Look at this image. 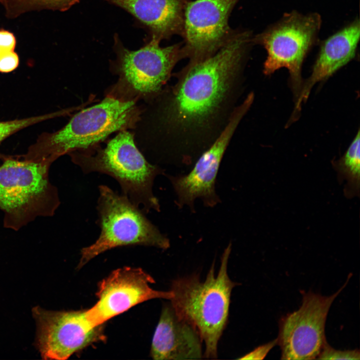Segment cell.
Wrapping results in <instances>:
<instances>
[{
  "label": "cell",
  "instance_id": "1",
  "mask_svg": "<svg viewBox=\"0 0 360 360\" xmlns=\"http://www.w3.org/2000/svg\"><path fill=\"white\" fill-rule=\"evenodd\" d=\"M252 44L248 31L234 32L214 54L188 63L142 106L132 132L145 156L197 159L228 125L242 94Z\"/></svg>",
  "mask_w": 360,
  "mask_h": 360
},
{
  "label": "cell",
  "instance_id": "2",
  "mask_svg": "<svg viewBox=\"0 0 360 360\" xmlns=\"http://www.w3.org/2000/svg\"><path fill=\"white\" fill-rule=\"evenodd\" d=\"M138 102L107 92L100 102L74 114L59 130L42 134L22 158L52 164L66 154L89 152L112 134L134 129L142 110Z\"/></svg>",
  "mask_w": 360,
  "mask_h": 360
},
{
  "label": "cell",
  "instance_id": "3",
  "mask_svg": "<svg viewBox=\"0 0 360 360\" xmlns=\"http://www.w3.org/2000/svg\"><path fill=\"white\" fill-rule=\"evenodd\" d=\"M230 243L225 248L216 275L214 261L204 282L196 274L172 281L171 305L176 314L198 330L205 345L204 356H218V341L227 324L232 290L237 284L228 274Z\"/></svg>",
  "mask_w": 360,
  "mask_h": 360
},
{
  "label": "cell",
  "instance_id": "4",
  "mask_svg": "<svg viewBox=\"0 0 360 360\" xmlns=\"http://www.w3.org/2000/svg\"><path fill=\"white\" fill-rule=\"evenodd\" d=\"M68 154L84 174L98 172L114 178L120 184L122 194L134 204L142 205L144 212L160 211L152 189L155 178L164 170L145 157L136 144L132 132H118L104 147L100 145L88 152H74Z\"/></svg>",
  "mask_w": 360,
  "mask_h": 360
},
{
  "label": "cell",
  "instance_id": "5",
  "mask_svg": "<svg viewBox=\"0 0 360 360\" xmlns=\"http://www.w3.org/2000/svg\"><path fill=\"white\" fill-rule=\"evenodd\" d=\"M50 165L24 158L4 160L0 166V210L6 228L16 230L38 216L54 214L60 200L49 180Z\"/></svg>",
  "mask_w": 360,
  "mask_h": 360
},
{
  "label": "cell",
  "instance_id": "6",
  "mask_svg": "<svg viewBox=\"0 0 360 360\" xmlns=\"http://www.w3.org/2000/svg\"><path fill=\"white\" fill-rule=\"evenodd\" d=\"M98 190L96 223L100 234L93 244L80 250L78 268L102 253L120 246H144L162 250L170 247L169 239L140 206L106 185L98 186Z\"/></svg>",
  "mask_w": 360,
  "mask_h": 360
},
{
  "label": "cell",
  "instance_id": "7",
  "mask_svg": "<svg viewBox=\"0 0 360 360\" xmlns=\"http://www.w3.org/2000/svg\"><path fill=\"white\" fill-rule=\"evenodd\" d=\"M160 41L152 37L136 50L118 44L112 67L118 80L108 92L144 102L156 96L172 76L176 64L182 59L180 44L161 47Z\"/></svg>",
  "mask_w": 360,
  "mask_h": 360
},
{
  "label": "cell",
  "instance_id": "8",
  "mask_svg": "<svg viewBox=\"0 0 360 360\" xmlns=\"http://www.w3.org/2000/svg\"><path fill=\"white\" fill-rule=\"evenodd\" d=\"M321 25L318 14H303L293 10L252 36V44L262 46L266 50L264 73L269 75L280 68H287L296 98L300 90L303 62L318 43Z\"/></svg>",
  "mask_w": 360,
  "mask_h": 360
},
{
  "label": "cell",
  "instance_id": "9",
  "mask_svg": "<svg viewBox=\"0 0 360 360\" xmlns=\"http://www.w3.org/2000/svg\"><path fill=\"white\" fill-rule=\"evenodd\" d=\"M336 292L322 296L312 292L300 291L302 304L279 322L277 344L281 360H315L327 342L325 324L330 307L352 276Z\"/></svg>",
  "mask_w": 360,
  "mask_h": 360
},
{
  "label": "cell",
  "instance_id": "10",
  "mask_svg": "<svg viewBox=\"0 0 360 360\" xmlns=\"http://www.w3.org/2000/svg\"><path fill=\"white\" fill-rule=\"evenodd\" d=\"M36 345L44 360H63L89 345L104 340L103 325L96 326L86 310L51 311L36 306Z\"/></svg>",
  "mask_w": 360,
  "mask_h": 360
},
{
  "label": "cell",
  "instance_id": "11",
  "mask_svg": "<svg viewBox=\"0 0 360 360\" xmlns=\"http://www.w3.org/2000/svg\"><path fill=\"white\" fill-rule=\"evenodd\" d=\"M254 96L250 93L236 106L223 132L198 158L192 170L186 175L168 176L178 196L177 204L194 208L200 198L207 206L220 202L215 190L216 176L225 152L242 119L251 107Z\"/></svg>",
  "mask_w": 360,
  "mask_h": 360
},
{
  "label": "cell",
  "instance_id": "12",
  "mask_svg": "<svg viewBox=\"0 0 360 360\" xmlns=\"http://www.w3.org/2000/svg\"><path fill=\"white\" fill-rule=\"evenodd\" d=\"M239 0H196L186 2L184 16L182 58L188 63L214 54L231 38L228 17Z\"/></svg>",
  "mask_w": 360,
  "mask_h": 360
},
{
  "label": "cell",
  "instance_id": "13",
  "mask_svg": "<svg viewBox=\"0 0 360 360\" xmlns=\"http://www.w3.org/2000/svg\"><path fill=\"white\" fill-rule=\"evenodd\" d=\"M154 280L140 268L124 267L114 271L99 284L98 300L86 310L89 320L101 326L132 307L154 298L170 300L172 292L152 289Z\"/></svg>",
  "mask_w": 360,
  "mask_h": 360
},
{
  "label": "cell",
  "instance_id": "14",
  "mask_svg": "<svg viewBox=\"0 0 360 360\" xmlns=\"http://www.w3.org/2000/svg\"><path fill=\"white\" fill-rule=\"evenodd\" d=\"M196 329L180 318L170 304L164 305L152 342L154 360H197L204 356Z\"/></svg>",
  "mask_w": 360,
  "mask_h": 360
},
{
  "label": "cell",
  "instance_id": "15",
  "mask_svg": "<svg viewBox=\"0 0 360 360\" xmlns=\"http://www.w3.org/2000/svg\"><path fill=\"white\" fill-rule=\"evenodd\" d=\"M360 36V20L356 18L322 42L312 74L296 99L294 113L300 110L302 102L307 100L316 83L326 80L355 57Z\"/></svg>",
  "mask_w": 360,
  "mask_h": 360
},
{
  "label": "cell",
  "instance_id": "16",
  "mask_svg": "<svg viewBox=\"0 0 360 360\" xmlns=\"http://www.w3.org/2000/svg\"><path fill=\"white\" fill-rule=\"evenodd\" d=\"M127 10L160 40L182 35L186 0H107Z\"/></svg>",
  "mask_w": 360,
  "mask_h": 360
},
{
  "label": "cell",
  "instance_id": "17",
  "mask_svg": "<svg viewBox=\"0 0 360 360\" xmlns=\"http://www.w3.org/2000/svg\"><path fill=\"white\" fill-rule=\"evenodd\" d=\"M80 0H1L6 16L14 18L27 12L53 10L64 11Z\"/></svg>",
  "mask_w": 360,
  "mask_h": 360
},
{
  "label": "cell",
  "instance_id": "18",
  "mask_svg": "<svg viewBox=\"0 0 360 360\" xmlns=\"http://www.w3.org/2000/svg\"><path fill=\"white\" fill-rule=\"evenodd\" d=\"M360 130L342 157L336 164L340 176L348 180V186L359 190L360 176Z\"/></svg>",
  "mask_w": 360,
  "mask_h": 360
},
{
  "label": "cell",
  "instance_id": "19",
  "mask_svg": "<svg viewBox=\"0 0 360 360\" xmlns=\"http://www.w3.org/2000/svg\"><path fill=\"white\" fill-rule=\"evenodd\" d=\"M68 112V110H61L53 113L14 120L8 121L0 122V144L11 134L26 127L38 122L56 117Z\"/></svg>",
  "mask_w": 360,
  "mask_h": 360
},
{
  "label": "cell",
  "instance_id": "20",
  "mask_svg": "<svg viewBox=\"0 0 360 360\" xmlns=\"http://www.w3.org/2000/svg\"><path fill=\"white\" fill-rule=\"evenodd\" d=\"M316 359L319 360H360V352L358 350H338L331 347L326 342Z\"/></svg>",
  "mask_w": 360,
  "mask_h": 360
},
{
  "label": "cell",
  "instance_id": "21",
  "mask_svg": "<svg viewBox=\"0 0 360 360\" xmlns=\"http://www.w3.org/2000/svg\"><path fill=\"white\" fill-rule=\"evenodd\" d=\"M19 62L18 56L14 50L0 52V72L14 71L18 68Z\"/></svg>",
  "mask_w": 360,
  "mask_h": 360
},
{
  "label": "cell",
  "instance_id": "22",
  "mask_svg": "<svg viewBox=\"0 0 360 360\" xmlns=\"http://www.w3.org/2000/svg\"><path fill=\"white\" fill-rule=\"evenodd\" d=\"M277 344V339L258 346L249 353L239 358V360H263L269 352Z\"/></svg>",
  "mask_w": 360,
  "mask_h": 360
},
{
  "label": "cell",
  "instance_id": "23",
  "mask_svg": "<svg viewBox=\"0 0 360 360\" xmlns=\"http://www.w3.org/2000/svg\"><path fill=\"white\" fill-rule=\"evenodd\" d=\"M16 44V37L12 32L0 30V52L14 50Z\"/></svg>",
  "mask_w": 360,
  "mask_h": 360
},
{
  "label": "cell",
  "instance_id": "24",
  "mask_svg": "<svg viewBox=\"0 0 360 360\" xmlns=\"http://www.w3.org/2000/svg\"><path fill=\"white\" fill-rule=\"evenodd\" d=\"M1 0H0V3Z\"/></svg>",
  "mask_w": 360,
  "mask_h": 360
}]
</instances>
